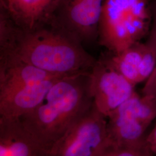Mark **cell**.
<instances>
[{
    "instance_id": "cell-1",
    "label": "cell",
    "mask_w": 156,
    "mask_h": 156,
    "mask_svg": "<svg viewBox=\"0 0 156 156\" xmlns=\"http://www.w3.org/2000/svg\"><path fill=\"white\" fill-rule=\"evenodd\" d=\"M0 53L57 76L89 73L97 62L77 39L49 24L31 30L17 26L0 5Z\"/></svg>"
},
{
    "instance_id": "cell-2",
    "label": "cell",
    "mask_w": 156,
    "mask_h": 156,
    "mask_svg": "<svg viewBox=\"0 0 156 156\" xmlns=\"http://www.w3.org/2000/svg\"><path fill=\"white\" fill-rule=\"evenodd\" d=\"M89 74L60 79L39 106L19 119L49 151L92 106L89 90Z\"/></svg>"
},
{
    "instance_id": "cell-3",
    "label": "cell",
    "mask_w": 156,
    "mask_h": 156,
    "mask_svg": "<svg viewBox=\"0 0 156 156\" xmlns=\"http://www.w3.org/2000/svg\"><path fill=\"white\" fill-rule=\"evenodd\" d=\"M147 0H104L98 27L99 44L119 53L139 42L151 21Z\"/></svg>"
},
{
    "instance_id": "cell-4",
    "label": "cell",
    "mask_w": 156,
    "mask_h": 156,
    "mask_svg": "<svg viewBox=\"0 0 156 156\" xmlns=\"http://www.w3.org/2000/svg\"><path fill=\"white\" fill-rule=\"evenodd\" d=\"M112 147L107 118L93 103L53 145L48 156H108Z\"/></svg>"
},
{
    "instance_id": "cell-5",
    "label": "cell",
    "mask_w": 156,
    "mask_h": 156,
    "mask_svg": "<svg viewBox=\"0 0 156 156\" xmlns=\"http://www.w3.org/2000/svg\"><path fill=\"white\" fill-rule=\"evenodd\" d=\"M156 117V100L135 91L107 117L113 147H127L144 142L147 128Z\"/></svg>"
},
{
    "instance_id": "cell-6",
    "label": "cell",
    "mask_w": 156,
    "mask_h": 156,
    "mask_svg": "<svg viewBox=\"0 0 156 156\" xmlns=\"http://www.w3.org/2000/svg\"><path fill=\"white\" fill-rule=\"evenodd\" d=\"M104 0H56L49 23L77 39L91 44L98 38Z\"/></svg>"
},
{
    "instance_id": "cell-7",
    "label": "cell",
    "mask_w": 156,
    "mask_h": 156,
    "mask_svg": "<svg viewBox=\"0 0 156 156\" xmlns=\"http://www.w3.org/2000/svg\"><path fill=\"white\" fill-rule=\"evenodd\" d=\"M134 87L112 66L106 57L97 60L89 76L93 105L106 118L133 94Z\"/></svg>"
},
{
    "instance_id": "cell-8",
    "label": "cell",
    "mask_w": 156,
    "mask_h": 156,
    "mask_svg": "<svg viewBox=\"0 0 156 156\" xmlns=\"http://www.w3.org/2000/svg\"><path fill=\"white\" fill-rule=\"evenodd\" d=\"M64 77L23 86L0 95V118L20 119L33 111L44 100L53 84Z\"/></svg>"
},
{
    "instance_id": "cell-9",
    "label": "cell",
    "mask_w": 156,
    "mask_h": 156,
    "mask_svg": "<svg viewBox=\"0 0 156 156\" xmlns=\"http://www.w3.org/2000/svg\"><path fill=\"white\" fill-rule=\"evenodd\" d=\"M48 156V150L19 119L0 118V156Z\"/></svg>"
},
{
    "instance_id": "cell-10",
    "label": "cell",
    "mask_w": 156,
    "mask_h": 156,
    "mask_svg": "<svg viewBox=\"0 0 156 156\" xmlns=\"http://www.w3.org/2000/svg\"><path fill=\"white\" fill-rule=\"evenodd\" d=\"M106 57L112 66L134 86L149 78L156 66L153 51L146 44L139 42Z\"/></svg>"
},
{
    "instance_id": "cell-11",
    "label": "cell",
    "mask_w": 156,
    "mask_h": 156,
    "mask_svg": "<svg viewBox=\"0 0 156 156\" xmlns=\"http://www.w3.org/2000/svg\"><path fill=\"white\" fill-rule=\"evenodd\" d=\"M57 76L30 65L11 55L0 53V95L23 86Z\"/></svg>"
},
{
    "instance_id": "cell-12",
    "label": "cell",
    "mask_w": 156,
    "mask_h": 156,
    "mask_svg": "<svg viewBox=\"0 0 156 156\" xmlns=\"http://www.w3.org/2000/svg\"><path fill=\"white\" fill-rule=\"evenodd\" d=\"M56 0H6L0 1L19 27L31 30L49 23Z\"/></svg>"
},
{
    "instance_id": "cell-13",
    "label": "cell",
    "mask_w": 156,
    "mask_h": 156,
    "mask_svg": "<svg viewBox=\"0 0 156 156\" xmlns=\"http://www.w3.org/2000/svg\"><path fill=\"white\" fill-rule=\"evenodd\" d=\"M152 154L145 140L132 146L113 147L108 156H151Z\"/></svg>"
},
{
    "instance_id": "cell-14",
    "label": "cell",
    "mask_w": 156,
    "mask_h": 156,
    "mask_svg": "<svg viewBox=\"0 0 156 156\" xmlns=\"http://www.w3.org/2000/svg\"><path fill=\"white\" fill-rule=\"evenodd\" d=\"M153 23L148 40L146 43L153 51L156 56V0H154L151 5Z\"/></svg>"
},
{
    "instance_id": "cell-15",
    "label": "cell",
    "mask_w": 156,
    "mask_h": 156,
    "mask_svg": "<svg viewBox=\"0 0 156 156\" xmlns=\"http://www.w3.org/2000/svg\"><path fill=\"white\" fill-rule=\"evenodd\" d=\"M156 88V66L154 67L153 71L149 76V77L146 79V82L142 90V95H146Z\"/></svg>"
},
{
    "instance_id": "cell-16",
    "label": "cell",
    "mask_w": 156,
    "mask_h": 156,
    "mask_svg": "<svg viewBox=\"0 0 156 156\" xmlns=\"http://www.w3.org/2000/svg\"><path fill=\"white\" fill-rule=\"evenodd\" d=\"M147 147L153 154H156V124L151 133L145 138Z\"/></svg>"
},
{
    "instance_id": "cell-17",
    "label": "cell",
    "mask_w": 156,
    "mask_h": 156,
    "mask_svg": "<svg viewBox=\"0 0 156 156\" xmlns=\"http://www.w3.org/2000/svg\"><path fill=\"white\" fill-rule=\"evenodd\" d=\"M146 96H149L156 100V88L154 90H153L151 93H149L148 95H146Z\"/></svg>"
},
{
    "instance_id": "cell-18",
    "label": "cell",
    "mask_w": 156,
    "mask_h": 156,
    "mask_svg": "<svg viewBox=\"0 0 156 156\" xmlns=\"http://www.w3.org/2000/svg\"><path fill=\"white\" fill-rule=\"evenodd\" d=\"M6 0H0V1H5Z\"/></svg>"
},
{
    "instance_id": "cell-19",
    "label": "cell",
    "mask_w": 156,
    "mask_h": 156,
    "mask_svg": "<svg viewBox=\"0 0 156 156\" xmlns=\"http://www.w3.org/2000/svg\"><path fill=\"white\" fill-rule=\"evenodd\" d=\"M151 156H153V154H152V155H151Z\"/></svg>"
}]
</instances>
